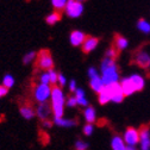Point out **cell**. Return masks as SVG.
Wrapping results in <instances>:
<instances>
[{"instance_id": "1", "label": "cell", "mask_w": 150, "mask_h": 150, "mask_svg": "<svg viewBox=\"0 0 150 150\" xmlns=\"http://www.w3.org/2000/svg\"><path fill=\"white\" fill-rule=\"evenodd\" d=\"M51 110L54 113V118H61L63 117V112H64V96L62 88L60 86H52L51 87Z\"/></svg>"}, {"instance_id": "2", "label": "cell", "mask_w": 150, "mask_h": 150, "mask_svg": "<svg viewBox=\"0 0 150 150\" xmlns=\"http://www.w3.org/2000/svg\"><path fill=\"white\" fill-rule=\"evenodd\" d=\"M37 67L43 70H49L54 68V60L49 50L42 49L40 52H37Z\"/></svg>"}, {"instance_id": "3", "label": "cell", "mask_w": 150, "mask_h": 150, "mask_svg": "<svg viewBox=\"0 0 150 150\" xmlns=\"http://www.w3.org/2000/svg\"><path fill=\"white\" fill-rule=\"evenodd\" d=\"M50 96H51V86L50 85L38 83L33 89V98L40 104L47 103L50 99Z\"/></svg>"}, {"instance_id": "4", "label": "cell", "mask_w": 150, "mask_h": 150, "mask_svg": "<svg viewBox=\"0 0 150 150\" xmlns=\"http://www.w3.org/2000/svg\"><path fill=\"white\" fill-rule=\"evenodd\" d=\"M64 11L70 18H79L83 13V5L79 0H68Z\"/></svg>"}, {"instance_id": "5", "label": "cell", "mask_w": 150, "mask_h": 150, "mask_svg": "<svg viewBox=\"0 0 150 150\" xmlns=\"http://www.w3.org/2000/svg\"><path fill=\"white\" fill-rule=\"evenodd\" d=\"M110 93V97H111V101H113L116 104H119L124 100L125 96L123 93V89H122V85L120 82H113V83H110L107 86H105Z\"/></svg>"}, {"instance_id": "6", "label": "cell", "mask_w": 150, "mask_h": 150, "mask_svg": "<svg viewBox=\"0 0 150 150\" xmlns=\"http://www.w3.org/2000/svg\"><path fill=\"white\" fill-rule=\"evenodd\" d=\"M101 74H103L101 79H103V82H104L105 86H107L110 83H113V82H117L119 80V70H118L117 64L111 66L107 69L103 70Z\"/></svg>"}, {"instance_id": "7", "label": "cell", "mask_w": 150, "mask_h": 150, "mask_svg": "<svg viewBox=\"0 0 150 150\" xmlns=\"http://www.w3.org/2000/svg\"><path fill=\"white\" fill-rule=\"evenodd\" d=\"M132 63L137 64L138 67H141L143 69H148V68H150V55L146 51L138 49L134 55Z\"/></svg>"}, {"instance_id": "8", "label": "cell", "mask_w": 150, "mask_h": 150, "mask_svg": "<svg viewBox=\"0 0 150 150\" xmlns=\"http://www.w3.org/2000/svg\"><path fill=\"white\" fill-rule=\"evenodd\" d=\"M124 142L126 145L135 146L137 143H139V131L135 127H127L124 134Z\"/></svg>"}, {"instance_id": "9", "label": "cell", "mask_w": 150, "mask_h": 150, "mask_svg": "<svg viewBox=\"0 0 150 150\" xmlns=\"http://www.w3.org/2000/svg\"><path fill=\"white\" fill-rule=\"evenodd\" d=\"M99 38L98 37H94V36H87L86 40L83 42V44L81 45V49H82V52L83 54H89L91 51H93L99 44Z\"/></svg>"}, {"instance_id": "10", "label": "cell", "mask_w": 150, "mask_h": 150, "mask_svg": "<svg viewBox=\"0 0 150 150\" xmlns=\"http://www.w3.org/2000/svg\"><path fill=\"white\" fill-rule=\"evenodd\" d=\"M86 33L80 31V30H74L70 32V36H69V41H70V44L73 47H81L86 40Z\"/></svg>"}, {"instance_id": "11", "label": "cell", "mask_w": 150, "mask_h": 150, "mask_svg": "<svg viewBox=\"0 0 150 150\" xmlns=\"http://www.w3.org/2000/svg\"><path fill=\"white\" fill-rule=\"evenodd\" d=\"M122 85V89H123V93L125 97H129V96H132L135 92H137L136 89V86L134 83V81L131 80V78H124L120 82Z\"/></svg>"}, {"instance_id": "12", "label": "cell", "mask_w": 150, "mask_h": 150, "mask_svg": "<svg viewBox=\"0 0 150 150\" xmlns=\"http://www.w3.org/2000/svg\"><path fill=\"white\" fill-rule=\"evenodd\" d=\"M51 112H52V110H51V105H48L47 103H42V104H40L38 107L36 108V115L38 116V118L42 119V120L48 119L49 116L51 115Z\"/></svg>"}, {"instance_id": "13", "label": "cell", "mask_w": 150, "mask_h": 150, "mask_svg": "<svg viewBox=\"0 0 150 150\" xmlns=\"http://www.w3.org/2000/svg\"><path fill=\"white\" fill-rule=\"evenodd\" d=\"M129 45V42L125 38L124 36L119 35V33H115V37H113V47L120 52L122 50H125Z\"/></svg>"}, {"instance_id": "14", "label": "cell", "mask_w": 150, "mask_h": 150, "mask_svg": "<svg viewBox=\"0 0 150 150\" xmlns=\"http://www.w3.org/2000/svg\"><path fill=\"white\" fill-rule=\"evenodd\" d=\"M89 86H91V88H92L93 91L97 92V93L101 92V89L105 87V85H104V82H103V79H101V76H99V75H97V76L92 78V79L89 80Z\"/></svg>"}, {"instance_id": "15", "label": "cell", "mask_w": 150, "mask_h": 150, "mask_svg": "<svg viewBox=\"0 0 150 150\" xmlns=\"http://www.w3.org/2000/svg\"><path fill=\"white\" fill-rule=\"evenodd\" d=\"M62 18V13L59 12V11H54L51 13H49L47 17H45V23L48 25H55L56 23H59Z\"/></svg>"}, {"instance_id": "16", "label": "cell", "mask_w": 150, "mask_h": 150, "mask_svg": "<svg viewBox=\"0 0 150 150\" xmlns=\"http://www.w3.org/2000/svg\"><path fill=\"white\" fill-rule=\"evenodd\" d=\"M19 112H21V115L23 118L25 119H32L35 116H36V111L30 106V105H24L19 108Z\"/></svg>"}, {"instance_id": "17", "label": "cell", "mask_w": 150, "mask_h": 150, "mask_svg": "<svg viewBox=\"0 0 150 150\" xmlns=\"http://www.w3.org/2000/svg\"><path fill=\"white\" fill-rule=\"evenodd\" d=\"M52 122H54L56 125L62 126V127H70V126H75V125H76V120L64 119L63 117H61V118H54Z\"/></svg>"}, {"instance_id": "18", "label": "cell", "mask_w": 150, "mask_h": 150, "mask_svg": "<svg viewBox=\"0 0 150 150\" xmlns=\"http://www.w3.org/2000/svg\"><path fill=\"white\" fill-rule=\"evenodd\" d=\"M111 146H112V149H113V150H125L126 144H125L124 139H122V137L115 136L113 138H112Z\"/></svg>"}, {"instance_id": "19", "label": "cell", "mask_w": 150, "mask_h": 150, "mask_svg": "<svg viewBox=\"0 0 150 150\" xmlns=\"http://www.w3.org/2000/svg\"><path fill=\"white\" fill-rule=\"evenodd\" d=\"M83 115H85V119L88 124H93L96 122V110H94V107L87 106L85 112H83Z\"/></svg>"}, {"instance_id": "20", "label": "cell", "mask_w": 150, "mask_h": 150, "mask_svg": "<svg viewBox=\"0 0 150 150\" xmlns=\"http://www.w3.org/2000/svg\"><path fill=\"white\" fill-rule=\"evenodd\" d=\"M74 96H75V98H76L78 105H81V106H88V101H87L86 98H85V92H83V89H81V88H76V91L74 92Z\"/></svg>"}, {"instance_id": "21", "label": "cell", "mask_w": 150, "mask_h": 150, "mask_svg": "<svg viewBox=\"0 0 150 150\" xmlns=\"http://www.w3.org/2000/svg\"><path fill=\"white\" fill-rule=\"evenodd\" d=\"M98 100H99V103H100L101 105H106L107 103L111 101L110 93H108V91H107L106 87H104V88L101 89V92L98 93Z\"/></svg>"}, {"instance_id": "22", "label": "cell", "mask_w": 150, "mask_h": 150, "mask_svg": "<svg viewBox=\"0 0 150 150\" xmlns=\"http://www.w3.org/2000/svg\"><path fill=\"white\" fill-rule=\"evenodd\" d=\"M130 78H131V80L134 81L137 92H139V91H142L144 88V79H143V76H141V75H138V74H134V75H131Z\"/></svg>"}, {"instance_id": "23", "label": "cell", "mask_w": 150, "mask_h": 150, "mask_svg": "<svg viewBox=\"0 0 150 150\" xmlns=\"http://www.w3.org/2000/svg\"><path fill=\"white\" fill-rule=\"evenodd\" d=\"M137 29L139 31H142L143 33H150V23H148L144 18H141V19H138L137 22Z\"/></svg>"}, {"instance_id": "24", "label": "cell", "mask_w": 150, "mask_h": 150, "mask_svg": "<svg viewBox=\"0 0 150 150\" xmlns=\"http://www.w3.org/2000/svg\"><path fill=\"white\" fill-rule=\"evenodd\" d=\"M67 3H68V0H51V5H52L54 10L59 11V12L64 11Z\"/></svg>"}, {"instance_id": "25", "label": "cell", "mask_w": 150, "mask_h": 150, "mask_svg": "<svg viewBox=\"0 0 150 150\" xmlns=\"http://www.w3.org/2000/svg\"><path fill=\"white\" fill-rule=\"evenodd\" d=\"M14 83H16V80H14V78L12 76V75L11 74H5V76L3 79V86H5L6 88L10 89L14 86Z\"/></svg>"}, {"instance_id": "26", "label": "cell", "mask_w": 150, "mask_h": 150, "mask_svg": "<svg viewBox=\"0 0 150 150\" xmlns=\"http://www.w3.org/2000/svg\"><path fill=\"white\" fill-rule=\"evenodd\" d=\"M37 59V52L36 51H29L24 55V57H23V63L24 64H29L31 63L32 61H35Z\"/></svg>"}, {"instance_id": "27", "label": "cell", "mask_w": 150, "mask_h": 150, "mask_svg": "<svg viewBox=\"0 0 150 150\" xmlns=\"http://www.w3.org/2000/svg\"><path fill=\"white\" fill-rule=\"evenodd\" d=\"M119 56V51L112 45L111 48H108L105 52V57H110V59H113V60H117Z\"/></svg>"}, {"instance_id": "28", "label": "cell", "mask_w": 150, "mask_h": 150, "mask_svg": "<svg viewBox=\"0 0 150 150\" xmlns=\"http://www.w3.org/2000/svg\"><path fill=\"white\" fill-rule=\"evenodd\" d=\"M49 74V78H50V86H56L57 85V78H59V73L56 71L54 68L47 70Z\"/></svg>"}, {"instance_id": "29", "label": "cell", "mask_w": 150, "mask_h": 150, "mask_svg": "<svg viewBox=\"0 0 150 150\" xmlns=\"http://www.w3.org/2000/svg\"><path fill=\"white\" fill-rule=\"evenodd\" d=\"M40 83L50 85V78H49L48 71H44V73H42V74H41V76H40Z\"/></svg>"}, {"instance_id": "30", "label": "cell", "mask_w": 150, "mask_h": 150, "mask_svg": "<svg viewBox=\"0 0 150 150\" xmlns=\"http://www.w3.org/2000/svg\"><path fill=\"white\" fill-rule=\"evenodd\" d=\"M67 105L69 107H74L78 105V101H76V98H75V96H69L67 98Z\"/></svg>"}, {"instance_id": "31", "label": "cell", "mask_w": 150, "mask_h": 150, "mask_svg": "<svg viewBox=\"0 0 150 150\" xmlns=\"http://www.w3.org/2000/svg\"><path fill=\"white\" fill-rule=\"evenodd\" d=\"M87 149H88L87 143H85L82 141H78L76 144H75V150H87Z\"/></svg>"}, {"instance_id": "32", "label": "cell", "mask_w": 150, "mask_h": 150, "mask_svg": "<svg viewBox=\"0 0 150 150\" xmlns=\"http://www.w3.org/2000/svg\"><path fill=\"white\" fill-rule=\"evenodd\" d=\"M93 130H94V127H93L92 124H86V125L83 126V134H85L86 136H89V135L93 134Z\"/></svg>"}, {"instance_id": "33", "label": "cell", "mask_w": 150, "mask_h": 150, "mask_svg": "<svg viewBox=\"0 0 150 150\" xmlns=\"http://www.w3.org/2000/svg\"><path fill=\"white\" fill-rule=\"evenodd\" d=\"M66 78H64V75H62V74H60L59 73V78H57V86H60L61 88L62 87H64L66 86Z\"/></svg>"}, {"instance_id": "34", "label": "cell", "mask_w": 150, "mask_h": 150, "mask_svg": "<svg viewBox=\"0 0 150 150\" xmlns=\"http://www.w3.org/2000/svg\"><path fill=\"white\" fill-rule=\"evenodd\" d=\"M97 75H98V71H97V69H96L94 67H91V68L88 69V76H89V79L97 76Z\"/></svg>"}, {"instance_id": "35", "label": "cell", "mask_w": 150, "mask_h": 150, "mask_svg": "<svg viewBox=\"0 0 150 150\" xmlns=\"http://www.w3.org/2000/svg\"><path fill=\"white\" fill-rule=\"evenodd\" d=\"M7 93H8V88H6V87L3 86V85L0 86V99H1L3 97H5Z\"/></svg>"}, {"instance_id": "36", "label": "cell", "mask_w": 150, "mask_h": 150, "mask_svg": "<svg viewBox=\"0 0 150 150\" xmlns=\"http://www.w3.org/2000/svg\"><path fill=\"white\" fill-rule=\"evenodd\" d=\"M69 91H70L71 93H74L75 91H76V82H75V80H71V81L69 82Z\"/></svg>"}, {"instance_id": "37", "label": "cell", "mask_w": 150, "mask_h": 150, "mask_svg": "<svg viewBox=\"0 0 150 150\" xmlns=\"http://www.w3.org/2000/svg\"><path fill=\"white\" fill-rule=\"evenodd\" d=\"M52 123H54V122H51V120H49V119L42 120V124H43V126H44V127H50V126L52 125Z\"/></svg>"}, {"instance_id": "38", "label": "cell", "mask_w": 150, "mask_h": 150, "mask_svg": "<svg viewBox=\"0 0 150 150\" xmlns=\"http://www.w3.org/2000/svg\"><path fill=\"white\" fill-rule=\"evenodd\" d=\"M125 150H136V149H135V146H132V145H126Z\"/></svg>"}, {"instance_id": "39", "label": "cell", "mask_w": 150, "mask_h": 150, "mask_svg": "<svg viewBox=\"0 0 150 150\" xmlns=\"http://www.w3.org/2000/svg\"><path fill=\"white\" fill-rule=\"evenodd\" d=\"M79 1H81V3H82V1H85V0H79Z\"/></svg>"}, {"instance_id": "40", "label": "cell", "mask_w": 150, "mask_h": 150, "mask_svg": "<svg viewBox=\"0 0 150 150\" xmlns=\"http://www.w3.org/2000/svg\"><path fill=\"white\" fill-rule=\"evenodd\" d=\"M26 1H30V0H26Z\"/></svg>"}]
</instances>
